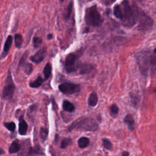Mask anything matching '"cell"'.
<instances>
[{
    "mask_svg": "<svg viewBox=\"0 0 156 156\" xmlns=\"http://www.w3.org/2000/svg\"><path fill=\"white\" fill-rule=\"evenodd\" d=\"M4 125L9 130V131H11V132H14L15 131V128H16V125H15V123H14V122L4 123Z\"/></svg>",
    "mask_w": 156,
    "mask_h": 156,
    "instance_id": "603a6c76",
    "label": "cell"
},
{
    "mask_svg": "<svg viewBox=\"0 0 156 156\" xmlns=\"http://www.w3.org/2000/svg\"><path fill=\"white\" fill-rule=\"evenodd\" d=\"M28 58V53L27 52H26V53L23 54V56H22V59H21L20 60V65H22V64H23L24 63V61L25 60L27 59Z\"/></svg>",
    "mask_w": 156,
    "mask_h": 156,
    "instance_id": "f546056e",
    "label": "cell"
},
{
    "mask_svg": "<svg viewBox=\"0 0 156 156\" xmlns=\"http://www.w3.org/2000/svg\"><path fill=\"white\" fill-rule=\"evenodd\" d=\"M48 129L44 128H41L40 130V137L43 140H45L46 138L48 136Z\"/></svg>",
    "mask_w": 156,
    "mask_h": 156,
    "instance_id": "4316f807",
    "label": "cell"
},
{
    "mask_svg": "<svg viewBox=\"0 0 156 156\" xmlns=\"http://www.w3.org/2000/svg\"><path fill=\"white\" fill-rule=\"evenodd\" d=\"M76 57L75 54L70 53L66 56L65 61V68L67 73H70L76 71V68L75 65Z\"/></svg>",
    "mask_w": 156,
    "mask_h": 156,
    "instance_id": "ba28073f",
    "label": "cell"
},
{
    "mask_svg": "<svg viewBox=\"0 0 156 156\" xmlns=\"http://www.w3.org/2000/svg\"><path fill=\"white\" fill-rule=\"evenodd\" d=\"M62 1H63V0H62Z\"/></svg>",
    "mask_w": 156,
    "mask_h": 156,
    "instance_id": "8d00e7d4",
    "label": "cell"
},
{
    "mask_svg": "<svg viewBox=\"0 0 156 156\" xmlns=\"http://www.w3.org/2000/svg\"><path fill=\"white\" fill-rule=\"evenodd\" d=\"M15 90V84H14L11 75H10V73H9V74L7 76L6 84H5V86L3 88V98L6 100H10L14 96Z\"/></svg>",
    "mask_w": 156,
    "mask_h": 156,
    "instance_id": "5b68a950",
    "label": "cell"
},
{
    "mask_svg": "<svg viewBox=\"0 0 156 156\" xmlns=\"http://www.w3.org/2000/svg\"><path fill=\"white\" fill-rule=\"evenodd\" d=\"M33 45L34 46V48H37L41 45V43H42V39L39 37H35L33 39Z\"/></svg>",
    "mask_w": 156,
    "mask_h": 156,
    "instance_id": "cb8c5ba5",
    "label": "cell"
},
{
    "mask_svg": "<svg viewBox=\"0 0 156 156\" xmlns=\"http://www.w3.org/2000/svg\"><path fill=\"white\" fill-rule=\"evenodd\" d=\"M43 82V79L41 77H38L37 79H35L33 82H31L29 85L32 88H37L39 87Z\"/></svg>",
    "mask_w": 156,
    "mask_h": 156,
    "instance_id": "2e32d148",
    "label": "cell"
},
{
    "mask_svg": "<svg viewBox=\"0 0 156 156\" xmlns=\"http://www.w3.org/2000/svg\"><path fill=\"white\" fill-rule=\"evenodd\" d=\"M20 149H21L20 144L18 143L17 140H15L10 146L9 151L10 154H14L18 152Z\"/></svg>",
    "mask_w": 156,
    "mask_h": 156,
    "instance_id": "7c38bea8",
    "label": "cell"
},
{
    "mask_svg": "<svg viewBox=\"0 0 156 156\" xmlns=\"http://www.w3.org/2000/svg\"><path fill=\"white\" fill-rule=\"evenodd\" d=\"M118 107L115 104H113L111 107V111L113 114H117L118 113Z\"/></svg>",
    "mask_w": 156,
    "mask_h": 156,
    "instance_id": "f1b7e54d",
    "label": "cell"
},
{
    "mask_svg": "<svg viewBox=\"0 0 156 156\" xmlns=\"http://www.w3.org/2000/svg\"><path fill=\"white\" fill-rule=\"evenodd\" d=\"M88 105L92 107H94L97 104L98 96L96 93L93 92L90 95L89 98H88Z\"/></svg>",
    "mask_w": 156,
    "mask_h": 156,
    "instance_id": "4fadbf2b",
    "label": "cell"
},
{
    "mask_svg": "<svg viewBox=\"0 0 156 156\" xmlns=\"http://www.w3.org/2000/svg\"><path fill=\"white\" fill-rule=\"evenodd\" d=\"M3 153H4V152L3 149H0V154H3Z\"/></svg>",
    "mask_w": 156,
    "mask_h": 156,
    "instance_id": "d6a6232c",
    "label": "cell"
},
{
    "mask_svg": "<svg viewBox=\"0 0 156 156\" xmlns=\"http://www.w3.org/2000/svg\"><path fill=\"white\" fill-rule=\"evenodd\" d=\"M52 38H53V34H49L48 35V39L50 40V39H51Z\"/></svg>",
    "mask_w": 156,
    "mask_h": 156,
    "instance_id": "4dcf8cb0",
    "label": "cell"
},
{
    "mask_svg": "<svg viewBox=\"0 0 156 156\" xmlns=\"http://www.w3.org/2000/svg\"><path fill=\"white\" fill-rule=\"evenodd\" d=\"M24 72L26 73V74H27L28 75H29L33 71L32 64H31L29 63L26 64L24 65Z\"/></svg>",
    "mask_w": 156,
    "mask_h": 156,
    "instance_id": "484cf974",
    "label": "cell"
},
{
    "mask_svg": "<svg viewBox=\"0 0 156 156\" xmlns=\"http://www.w3.org/2000/svg\"><path fill=\"white\" fill-rule=\"evenodd\" d=\"M85 21L87 24L93 27H98L102 24L103 20L98 12L96 5L88 8L85 14Z\"/></svg>",
    "mask_w": 156,
    "mask_h": 156,
    "instance_id": "7a4b0ae2",
    "label": "cell"
},
{
    "mask_svg": "<svg viewBox=\"0 0 156 156\" xmlns=\"http://www.w3.org/2000/svg\"><path fill=\"white\" fill-rule=\"evenodd\" d=\"M59 89L62 92L66 95H72L79 92L81 90L79 85L73 84V83L65 82L59 86Z\"/></svg>",
    "mask_w": 156,
    "mask_h": 156,
    "instance_id": "52a82bcc",
    "label": "cell"
},
{
    "mask_svg": "<svg viewBox=\"0 0 156 156\" xmlns=\"http://www.w3.org/2000/svg\"><path fill=\"white\" fill-rule=\"evenodd\" d=\"M28 124L24 121L23 117H21L19 122V133L22 136H24L28 131Z\"/></svg>",
    "mask_w": 156,
    "mask_h": 156,
    "instance_id": "8fae6325",
    "label": "cell"
},
{
    "mask_svg": "<svg viewBox=\"0 0 156 156\" xmlns=\"http://www.w3.org/2000/svg\"><path fill=\"white\" fill-rule=\"evenodd\" d=\"M122 5L123 15L121 21L123 24L126 28H131L134 26L138 20L140 14L139 10L137 7L135 5H131L127 0L124 1Z\"/></svg>",
    "mask_w": 156,
    "mask_h": 156,
    "instance_id": "6da1fadb",
    "label": "cell"
},
{
    "mask_svg": "<svg viewBox=\"0 0 156 156\" xmlns=\"http://www.w3.org/2000/svg\"><path fill=\"white\" fill-rule=\"evenodd\" d=\"M90 143V140L87 137H81L78 140V145L79 148H84L88 146Z\"/></svg>",
    "mask_w": 156,
    "mask_h": 156,
    "instance_id": "9a60e30c",
    "label": "cell"
},
{
    "mask_svg": "<svg viewBox=\"0 0 156 156\" xmlns=\"http://www.w3.org/2000/svg\"><path fill=\"white\" fill-rule=\"evenodd\" d=\"M113 14H114V15H115V16L117 18L121 19L122 15H123L122 10H121V8L120 7V6H119V5H116V6L114 7Z\"/></svg>",
    "mask_w": 156,
    "mask_h": 156,
    "instance_id": "44dd1931",
    "label": "cell"
},
{
    "mask_svg": "<svg viewBox=\"0 0 156 156\" xmlns=\"http://www.w3.org/2000/svg\"><path fill=\"white\" fill-rule=\"evenodd\" d=\"M138 29L142 32H147L152 28L153 25V19L144 12H140L138 16Z\"/></svg>",
    "mask_w": 156,
    "mask_h": 156,
    "instance_id": "277c9868",
    "label": "cell"
},
{
    "mask_svg": "<svg viewBox=\"0 0 156 156\" xmlns=\"http://www.w3.org/2000/svg\"><path fill=\"white\" fill-rule=\"evenodd\" d=\"M122 156H129V153L128 152H124L122 154Z\"/></svg>",
    "mask_w": 156,
    "mask_h": 156,
    "instance_id": "1f68e13d",
    "label": "cell"
},
{
    "mask_svg": "<svg viewBox=\"0 0 156 156\" xmlns=\"http://www.w3.org/2000/svg\"><path fill=\"white\" fill-rule=\"evenodd\" d=\"M90 1H92V0H90Z\"/></svg>",
    "mask_w": 156,
    "mask_h": 156,
    "instance_id": "d590c367",
    "label": "cell"
},
{
    "mask_svg": "<svg viewBox=\"0 0 156 156\" xmlns=\"http://www.w3.org/2000/svg\"><path fill=\"white\" fill-rule=\"evenodd\" d=\"M98 128V123L93 119L85 118L81 119L73 123L69 128V131L75 129L83 130L86 131H95Z\"/></svg>",
    "mask_w": 156,
    "mask_h": 156,
    "instance_id": "3957f363",
    "label": "cell"
},
{
    "mask_svg": "<svg viewBox=\"0 0 156 156\" xmlns=\"http://www.w3.org/2000/svg\"><path fill=\"white\" fill-rule=\"evenodd\" d=\"M151 58L147 53H141L138 58V62L140 70L144 75H147L148 71L149 65L151 63Z\"/></svg>",
    "mask_w": 156,
    "mask_h": 156,
    "instance_id": "8992f818",
    "label": "cell"
},
{
    "mask_svg": "<svg viewBox=\"0 0 156 156\" xmlns=\"http://www.w3.org/2000/svg\"><path fill=\"white\" fill-rule=\"evenodd\" d=\"M154 52H155V53H156V48L154 50Z\"/></svg>",
    "mask_w": 156,
    "mask_h": 156,
    "instance_id": "e575fe53",
    "label": "cell"
},
{
    "mask_svg": "<svg viewBox=\"0 0 156 156\" xmlns=\"http://www.w3.org/2000/svg\"><path fill=\"white\" fill-rule=\"evenodd\" d=\"M63 108L65 111H67L69 112H73L75 110V107L74 105L72 103L68 101H64L63 102V104H62Z\"/></svg>",
    "mask_w": 156,
    "mask_h": 156,
    "instance_id": "5bb4252c",
    "label": "cell"
},
{
    "mask_svg": "<svg viewBox=\"0 0 156 156\" xmlns=\"http://www.w3.org/2000/svg\"><path fill=\"white\" fill-rule=\"evenodd\" d=\"M46 55V48H42L37 51L34 55L31 57V60L35 62V63L39 64L41 61H43Z\"/></svg>",
    "mask_w": 156,
    "mask_h": 156,
    "instance_id": "9c48e42d",
    "label": "cell"
},
{
    "mask_svg": "<svg viewBox=\"0 0 156 156\" xmlns=\"http://www.w3.org/2000/svg\"><path fill=\"white\" fill-rule=\"evenodd\" d=\"M73 2L71 1L69 3L68 7H67V8H66V12L65 14V18L66 20H68L70 17V15L71 14L72 9H73Z\"/></svg>",
    "mask_w": 156,
    "mask_h": 156,
    "instance_id": "7402d4cb",
    "label": "cell"
},
{
    "mask_svg": "<svg viewBox=\"0 0 156 156\" xmlns=\"http://www.w3.org/2000/svg\"><path fill=\"white\" fill-rule=\"evenodd\" d=\"M51 71H52V66L50 63L47 64L46 65L44 71H43V73L45 76V79H48L50 77L51 73Z\"/></svg>",
    "mask_w": 156,
    "mask_h": 156,
    "instance_id": "ac0fdd59",
    "label": "cell"
},
{
    "mask_svg": "<svg viewBox=\"0 0 156 156\" xmlns=\"http://www.w3.org/2000/svg\"><path fill=\"white\" fill-rule=\"evenodd\" d=\"M110 1V3H113L115 1H116V0H109Z\"/></svg>",
    "mask_w": 156,
    "mask_h": 156,
    "instance_id": "836d02e7",
    "label": "cell"
},
{
    "mask_svg": "<svg viewBox=\"0 0 156 156\" xmlns=\"http://www.w3.org/2000/svg\"><path fill=\"white\" fill-rule=\"evenodd\" d=\"M93 69V66L90 65L84 64L80 66V73L81 74H86L92 71Z\"/></svg>",
    "mask_w": 156,
    "mask_h": 156,
    "instance_id": "e0dca14e",
    "label": "cell"
},
{
    "mask_svg": "<svg viewBox=\"0 0 156 156\" xmlns=\"http://www.w3.org/2000/svg\"><path fill=\"white\" fill-rule=\"evenodd\" d=\"M102 143H103L104 147L106 149H112V144L110 141H109L108 139L104 138L102 140Z\"/></svg>",
    "mask_w": 156,
    "mask_h": 156,
    "instance_id": "83f0119b",
    "label": "cell"
},
{
    "mask_svg": "<svg viewBox=\"0 0 156 156\" xmlns=\"http://www.w3.org/2000/svg\"><path fill=\"white\" fill-rule=\"evenodd\" d=\"M12 42H13V37L12 35H9L6 42L4 43V50H3V53L1 57V59L4 58V57H6V56L7 55V53L9 52L10 47H11V46L12 45Z\"/></svg>",
    "mask_w": 156,
    "mask_h": 156,
    "instance_id": "30bf717a",
    "label": "cell"
},
{
    "mask_svg": "<svg viewBox=\"0 0 156 156\" xmlns=\"http://www.w3.org/2000/svg\"><path fill=\"white\" fill-rule=\"evenodd\" d=\"M23 43V37L21 34H17L15 35V43L16 47L20 48L22 45Z\"/></svg>",
    "mask_w": 156,
    "mask_h": 156,
    "instance_id": "d6986e66",
    "label": "cell"
},
{
    "mask_svg": "<svg viewBox=\"0 0 156 156\" xmlns=\"http://www.w3.org/2000/svg\"><path fill=\"white\" fill-rule=\"evenodd\" d=\"M72 142V140L70 138H65L62 140L60 144V148L62 149H64L70 145Z\"/></svg>",
    "mask_w": 156,
    "mask_h": 156,
    "instance_id": "d4e9b609",
    "label": "cell"
},
{
    "mask_svg": "<svg viewBox=\"0 0 156 156\" xmlns=\"http://www.w3.org/2000/svg\"><path fill=\"white\" fill-rule=\"evenodd\" d=\"M124 121H125L127 124H128L129 127L131 129H134V120L133 117L131 115H128L124 118Z\"/></svg>",
    "mask_w": 156,
    "mask_h": 156,
    "instance_id": "ffe728a7",
    "label": "cell"
}]
</instances>
